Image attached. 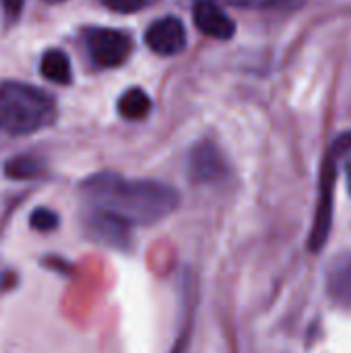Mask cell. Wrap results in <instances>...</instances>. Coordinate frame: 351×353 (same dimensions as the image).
I'll list each match as a JSON object with an SVG mask.
<instances>
[{
	"mask_svg": "<svg viewBox=\"0 0 351 353\" xmlns=\"http://www.w3.org/2000/svg\"><path fill=\"white\" fill-rule=\"evenodd\" d=\"M325 288L329 300L337 308L351 312V254H339L329 263Z\"/></svg>",
	"mask_w": 351,
	"mask_h": 353,
	"instance_id": "9c48e42d",
	"label": "cell"
},
{
	"mask_svg": "<svg viewBox=\"0 0 351 353\" xmlns=\"http://www.w3.org/2000/svg\"><path fill=\"white\" fill-rule=\"evenodd\" d=\"M118 112L126 120H143L151 112V99L139 87L128 89L126 93H122V97L118 101Z\"/></svg>",
	"mask_w": 351,
	"mask_h": 353,
	"instance_id": "8fae6325",
	"label": "cell"
},
{
	"mask_svg": "<svg viewBox=\"0 0 351 353\" xmlns=\"http://www.w3.org/2000/svg\"><path fill=\"white\" fill-rule=\"evenodd\" d=\"M50 2H60V0H50Z\"/></svg>",
	"mask_w": 351,
	"mask_h": 353,
	"instance_id": "ac0fdd59",
	"label": "cell"
},
{
	"mask_svg": "<svg viewBox=\"0 0 351 353\" xmlns=\"http://www.w3.org/2000/svg\"><path fill=\"white\" fill-rule=\"evenodd\" d=\"M41 74L52 81V83H60V85H66L70 83V77H72V70H70V60L64 52L60 50H50L43 54L41 58V66H39Z\"/></svg>",
	"mask_w": 351,
	"mask_h": 353,
	"instance_id": "30bf717a",
	"label": "cell"
},
{
	"mask_svg": "<svg viewBox=\"0 0 351 353\" xmlns=\"http://www.w3.org/2000/svg\"><path fill=\"white\" fill-rule=\"evenodd\" d=\"M56 118L54 99L25 83L6 81L0 83V130L8 134H31Z\"/></svg>",
	"mask_w": 351,
	"mask_h": 353,
	"instance_id": "7a4b0ae2",
	"label": "cell"
},
{
	"mask_svg": "<svg viewBox=\"0 0 351 353\" xmlns=\"http://www.w3.org/2000/svg\"><path fill=\"white\" fill-rule=\"evenodd\" d=\"M2 4H4L8 14H19L23 8V0H2Z\"/></svg>",
	"mask_w": 351,
	"mask_h": 353,
	"instance_id": "2e32d148",
	"label": "cell"
},
{
	"mask_svg": "<svg viewBox=\"0 0 351 353\" xmlns=\"http://www.w3.org/2000/svg\"><path fill=\"white\" fill-rule=\"evenodd\" d=\"M351 151V132L341 134L331 149L327 151L323 165H321V176H319V199H317V211H314V221L312 230L308 236V250L310 252H321L329 240L331 225H333V196H335V182H337V165L339 159Z\"/></svg>",
	"mask_w": 351,
	"mask_h": 353,
	"instance_id": "3957f363",
	"label": "cell"
},
{
	"mask_svg": "<svg viewBox=\"0 0 351 353\" xmlns=\"http://www.w3.org/2000/svg\"><path fill=\"white\" fill-rule=\"evenodd\" d=\"M194 25L209 37L230 39L236 33V23L221 10L215 0H197L192 8Z\"/></svg>",
	"mask_w": 351,
	"mask_h": 353,
	"instance_id": "ba28073f",
	"label": "cell"
},
{
	"mask_svg": "<svg viewBox=\"0 0 351 353\" xmlns=\"http://www.w3.org/2000/svg\"><path fill=\"white\" fill-rule=\"evenodd\" d=\"M348 190L351 192V161L348 163Z\"/></svg>",
	"mask_w": 351,
	"mask_h": 353,
	"instance_id": "e0dca14e",
	"label": "cell"
},
{
	"mask_svg": "<svg viewBox=\"0 0 351 353\" xmlns=\"http://www.w3.org/2000/svg\"><path fill=\"white\" fill-rule=\"evenodd\" d=\"M87 48L95 64L114 68L128 58L130 37L118 29H91L87 33Z\"/></svg>",
	"mask_w": 351,
	"mask_h": 353,
	"instance_id": "5b68a950",
	"label": "cell"
},
{
	"mask_svg": "<svg viewBox=\"0 0 351 353\" xmlns=\"http://www.w3.org/2000/svg\"><path fill=\"white\" fill-rule=\"evenodd\" d=\"M4 174L12 180H31L41 174V161L33 155H17L6 161Z\"/></svg>",
	"mask_w": 351,
	"mask_h": 353,
	"instance_id": "7c38bea8",
	"label": "cell"
},
{
	"mask_svg": "<svg viewBox=\"0 0 351 353\" xmlns=\"http://www.w3.org/2000/svg\"><path fill=\"white\" fill-rule=\"evenodd\" d=\"M145 41L151 52L159 56H174L184 50L186 46V29L180 19L163 17L149 25L145 33Z\"/></svg>",
	"mask_w": 351,
	"mask_h": 353,
	"instance_id": "52a82bcc",
	"label": "cell"
},
{
	"mask_svg": "<svg viewBox=\"0 0 351 353\" xmlns=\"http://www.w3.org/2000/svg\"><path fill=\"white\" fill-rule=\"evenodd\" d=\"M223 2L234 4V6H244V8H283V10H290V8L302 6L306 0H223Z\"/></svg>",
	"mask_w": 351,
	"mask_h": 353,
	"instance_id": "5bb4252c",
	"label": "cell"
},
{
	"mask_svg": "<svg viewBox=\"0 0 351 353\" xmlns=\"http://www.w3.org/2000/svg\"><path fill=\"white\" fill-rule=\"evenodd\" d=\"M228 176V161L213 143H199L188 157V178L194 184H213Z\"/></svg>",
	"mask_w": 351,
	"mask_h": 353,
	"instance_id": "8992f818",
	"label": "cell"
},
{
	"mask_svg": "<svg viewBox=\"0 0 351 353\" xmlns=\"http://www.w3.org/2000/svg\"><path fill=\"white\" fill-rule=\"evenodd\" d=\"M101 2L110 10H116V12H134V10H141L147 0H101Z\"/></svg>",
	"mask_w": 351,
	"mask_h": 353,
	"instance_id": "9a60e30c",
	"label": "cell"
},
{
	"mask_svg": "<svg viewBox=\"0 0 351 353\" xmlns=\"http://www.w3.org/2000/svg\"><path fill=\"white\" fill-rule=\"evenodd\" d=\"M58 223H60L58 213H54L48 207H39V209L31 211V215H29V225L37 232H52L58 228Z\"/></svg>",
	"mask_w": 351,
	"mask_h": 353,
	"instance_id": "4fadbf2b",
	"label": "cell"
},
{
	"mask_svg": "<svg viewBox=\"0 0 351 353\" xmlns=\"http://www.w3.org/2000/svg\"><path fill=\"white\" fill-rule=\"evenodd\" d=\"M81 196L91 209L106 211L130 225H153L172 215L180 205L174 186L157 180H130L101 172L81 184Z\"/></svg>",
	"mask_w": 351,
	"mask_h": 353,
	"instance_id": "6da1fadb",
	"label": "cell"
},
{
	"mask_svg": "<svg viewBox=\"0 0 351 353\" xmlns=\"http://www.w3.org/2000/svg\"><path fill=\"white\" fill-rule=\"evenodd\" d=\"M83 228L89 240L114 248L128 250L132 244V225L99 209H91L83 215Z\"/></svg>",
	"mask_w": 351,
	"mask_h": 353,
	"instance_id": "277c9868",
	"label": "cell"
}]
</instances>
